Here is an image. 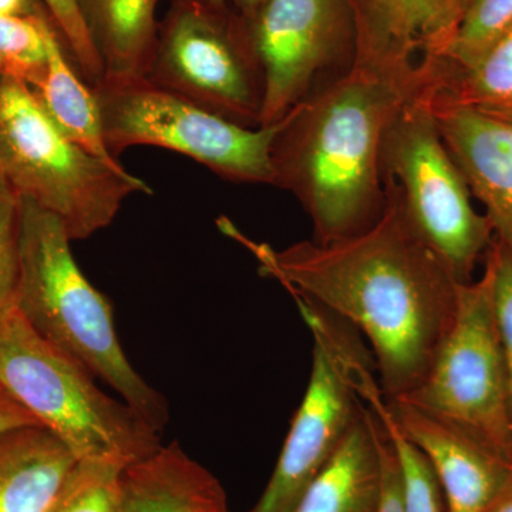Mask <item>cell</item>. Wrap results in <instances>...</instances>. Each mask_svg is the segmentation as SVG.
<instances>
[{
    "mask_svg": "<svg viewBox=\"0 0 512 512\" xmlns=\"http://www.w3.org/2000/svg\"><path fill=\"white\" fill-rule=\"evenodd\" d=\"M386 207L366 231L342 241H301L276 251L245 237L228 218L218 227L255 256L262 275L291 295L335 313L366 336L387 400L426 379L454 322L458 282L383 181Z\"/></svg>",
    "mask_w": 512,
    "mask_h": 512,
    "instance_id": "cell-1",
    "label": "cell"
},
{
    "mask_svg": "<svg viewBox=\"0 0 512 512\" xmlns=\"http://www.w3.org/2000/svg\"><path fill=\"white\" fill-rule=\"evenodd\" d=\"M410 99L399 84L353 66L282 119L271 151L274 185L301 202L313 241L355 237L382 217L384 131Z\"/></svg>",
    "mask_w": 512,
    "mask_h": 512,
    "instance_id": "cell-2",
    "label": "cell"
},
{
    "mask_svg": "<svg viewBox=\"0 0 512 512\" xmlns=\"http://www.w3.org/2000/svg\"><path fill=\"white\" fill-rule=\"evenodd\" d=\"M63 222L22 198L15 303L50 345L111 387L156 433L170 421L167 399L146 382L121 348L109 299L74 259Z\"/></svg>",
    "mask_w": 512,
    "mask_h": 512,
    "instance_id": "cell-3",
    "label": "cell"
},
{
    "mask_svg": "<svg viewBox=\"0 0 512 512\" xmlns=\"http://www.w3.org/2000/svg\"><path fill=\"white\" fill-rule=\"evenodd\" d=\"M0 387L72 451L77 461L130 466L161 447V436L113 399L79 363L50 345L15 303L0 311Z\"/></svg>",
    "mask_w": 512,
    "mask_h": 512,
    "instance_id": "cell-4",
    "label": "cell"
},
{
    "mask_svg": "<svg viewBox=\"0 0 512 512\" xmlns=\"http://www.w3.org/2000/svg\"><path fill=\"white\" fill-rule=\"evenodd\" d=\"M0 178L56 215L72 241L109 227L130 195L153 194L126 168L64 137L28 84L8 77H0Z\"/></svg>",
    "mask_w": 512,
    "mask_h": 512,
    "instance_id": "cell-5",
    "label": "cell"
},
{
    "mask_svg": "<svg viewBox=\"0 0 512 512\" xmlns=\"http://www.w3.org/2000/svg\"><path fill=\"white\" fill-rule=\"evenodd\" d=\"M92 89L114 157L130 147L165 148L231 183L274 185L271 151L282 120L268 127L241 126L146 77H101Z\"/></svg>",
    "mask_w": 512,
    "mask_h": 512,
    "instance_id": "cell-6",
    "label": "cell"
},
{
    "mask_svg": "<svg viewBox=\"0 0 512 512\" xmlns=\"http://www.w3.org/2000/svg\"><path fill=\"white\" fill-rule=\"evenodd\" d=\"M380 168L393 184L421 238L458 284L474 279L478 262L494 241L484 214L441 137L429 104L412 97L384 131Z\"/></svg>",
    "mask_w": 512,
    "mask_h": 512,
    "instance_id": "cell-7",
    "label": "cell"
},
{
    "mask_svg": "<svg viewBox=\"0 0 512 512\" xmlns=\"http://www.w3.org/2000/svg\"><path fill=\"white\" fill-rule=\"evenodd\" d=\"M399 400L463 431L512 467L510 390L487 255L480 278L458 284L453 325L426 379Z\"/></svg>",
    "mask_w": 512,
    "mask_h": 512,
    "instance_id": "cell-8",
    "label": "cell"
},
{
    "mask_svg": "<svg viewBox=\"0 0 512 512\" xmlns=\"http://www.w3.org/2000/svg\"><path fill=\"white\" fill-rule=\"evenodd\" d=\"M312 330L311 379L264 494L249 512H292L306 488L338 453L362 416L353 384L357 360L367 356L350 323L318 303L292 295Z\"/></svg>",
    "mask_w": 512,
    "mask_h": 512,
    "instance_id": "cell-9",
    "label": "cell"
},
{
    "mask_svg": "<svg viewBox=\"0 0 512 512\" xmlns=\"http://www.w3.org/2000/svg\"><path fill=\"white\" fill-rule=\"evenodd\" d=\"M146 79L232 123L261 127V66L247 20L232 9L170 3Z\"/></svg>",
    "mask_w": 512,
    "mask_h": 512,
    "instance_id": "cell-10",
    "label": "cell"
},
{
    "mask_svg": "<svg viewBox=\"0 0 512 512\" xmlns=\"http://www.w3.org/2000/svg\"><path fill=\"white\" fill-rule=\"evenodd\" d=\"M248 26L264 79L261 127L355 66L349 0H266Z\"/></svg>",
    "mask_w": 512,
    "mask_h": 512,
    "instance_id": "cell-11",
    "label": "cell"
},
{
    "mask_svg": "<svg viewBox=\"0 0 512 512\" xmlns=\"http://www.w3.org/2000/svg\"><path fill=\"white\" fill-rule=\"evenodd\" d=\"M355 67L416 96L446 57L471 0H349Z\"/></svg>",
    "mask_w": 512,
    "mask_h": 512,
    "instance_id": "cell-12",
    "label": "cell"
},
{
    "mask_svg": "<svg viewBox=\"0 0 512 512\" xmlns=\"http://www.w3.org/2000/svg\"><path fill=\"white\" fill-rule=\"evenodd\" d=\"M427 104L471 195L483 204L494 239L512 252V123L466 107Z\"/></svg>",
    "mask_w": 512,
    "mask_h": 512,
    "instance_id": "cell-13",
    "label": "cell"
},
{
    "mask_svg": "<svg viewBox=\"0 0 512 512\" xmlns=\"http://www.w3.org/2000/svg\"><path fill=\"white\" fill-rule=\"evenodd\" d=\"M400 426L429 456L448 512H485L511 466L456 427L404 400H387Z\"/></svg>",
    "mask_w": 512,
    "mask_h": 512,
    "instance_id": "cell-14",
    "label": "cell"
},
{
    "mask_svg": "<svg viewBox=\"0 0 512 512\" xmlns=\"http://www.w3.org/2000/svg\"><path fill=\"white\" fill-rule=\"evenodd\" d=\"M121 512H231L220 480L174 443L124 467Z\"/></svg>",
    "mask_w": 512,
    "mask_h": 512,
    "instance_id": "cell-15",
    "label": "cell"
},
{
    "mask_svg": "<svg viewBox=\"0 0 512 512\" xmlns=\"http://www.w3.org/2000/svg\"><path fill=\"white\" fill-rule=\"evenodd\" d=\"M76 463L45 427L0 434V512H49Z\"/></svg>",
    "mask_w": 512,
    "mask_h": 512,
    "instance_id": "cell-16",
    "label": "cell"
},
{
    "mask_svg": "<svg viewBox=\"0 0 512 512\" xmlns=\"http://www.w3.org/2000/svg\"><path fill=\"white\" fill-rule=\"evenodd\" d=\"M379 497V446L373 416L365 404L338 453L292 512H376Z\"/></svg>",
    "mask_w": 512,
    "mask_h": 512,
    "instance_id": "cell-17",
    "label": "cell"
},
{
    "mask_svg": "<svg viewBox=\"0 0 512 512\" xmlns=\"http://www.w3.org/2000/svg\"><path fill=\"white\" fill-rule=\"evenodd\" d=\"M47 63L45 72L30 87L46 116L64 137L87 153L113 167H123L104 140L100 111L92 86H87L73 60L66 56L52 20L46 23Z\"/></svg>",
    "mask_w": 512,
    "mask_h": 512,
    "instance_id": "cell-18",
    "label": "cell"
},
{
    "mask_svg": "<svg viewBox=\"0 0 512 512\" xmlns=\"http://www.w3.org/2000/svg\"><path fill=\"white\" fill-rule=\"evenodd\" d=\"M161 0H79L84 22L103 63V77H146L158 28Z\"/></svg>",
    "mask_w": 512,
    "mask_h": 512,
    "instance_id": "cell-19",
    "label": "cell"
},
{
    "mask_svg": "<svg viewBox=\"0 0 512 512\" xmlns=\"http://www.w3.org/2000/svg\"><path fill=\"white\" fill-rule=\"evenodd\" d=\"M417 97L512 123V26L470 66L441 67L429 89Z\"/></svg>",
    "mask_w": 512,
    "mask_h": 512,
    "instance_id": "cell-20",
    "label": "cell"
},
{
    "mask_svg": "<svg viewBox=\"0 0 512 512\" xmlns=\"http://www.w3.org/2000/svg\"><path fill=\"white\" fill-rule=\"evenodd\" d=\"M47 19L45 9L36 15L0 18V77L35 86L46 69Z\"/></svg>",
    "mask_w": 512,
    "mask_h": 512,
    "instance_id": "cell-21",
    "label": "cell"
},
{
    "mask_svg": "<svg viewBox=\"0 0 512 512\" xmlns=\"http://www.w3.org/2000/svg\"><path fill=\"white\" fill-rule=\"evenodd\" d=\"M123 468L111 461H77L49 512H121Z\"/></svg>",
    "mask_w": 512,
    "mask_h": 512,
    "instance_id": "cell-22",
    "label": "cell"
},
{
    "mask_svg": "<svg viewBox=\"0 0 512 512\" xmlns=\"http://www.w3.org/2000/svg\"><path fill=\"white\" fill-rule=\"evenodd\" d=\"M512 26V0H471L441 67L470 66Z\"/></svg>",
    "mask_w": 512,
    "mask_h": 512,
    "instance_id": "cell-23",
    "label": "cell"
},
{
    "mask_svg": "<svg viewBox=\"0 0 512 512\" xmlns=\"http://www.w3.org/2000/svg\"><path fill=\"white\" fill-rule=\"evenodd\" d=\"M69 52L70 59L90 86L103 77V63L84 22L79 0H39Z\"/></svg>",
    "mask_w": 512,
    "mask_h": 512,
    "instance_id": "cell-24",
    "label": "cell"
},
{
    "mask_svg": "<svg viewBox=\"0 0 512 512\" xmlns=\"http://www.w3.org/2000/svg\"><path fill=\"white\" fill-rule=\"evenodd\" d=\"M22 197L0 178V311L15 301Z\"/></svg>",
    "mask_w": 512,
    "mask_h": 512,
    "instance_id": "cell-25",
    "label": "cell"
},
{
    "mask_svg": "<svg viewBox=\"0 0 512 512\" xmlns=\"http://www.w3.org/2000/svg\"><path fill=\"white\" fill-rule=\"evenodd\" d=\"M494 272V309L507 367L512 416V252L494 239L487 252Z\"/></svg>",
    "mask_w": 512,
    "mask_h": 512,
    "instance_id": "cell-26",
    "label": "cell"
},
{
    "mask_svg": "<svg viewBox=\"0 0 512 512\" xmlns=\"http://www.w3.org/2000/svg\"><path fill=\"white\" fill-rule=\"evenodd\" d=\"M372 416L373 423H375L380 456V497L376 512H404L402 491H400L399 468H397L392 444H390L389 437H387L383 427L380 426L375 414L372 413Z\"/></svg>",
    "mask_w": 512,
    "mask_h": 512,
    "instance_id": "cell-27",
    "label": "cell"
},
{
    "mask_svg": "<svg viewBox=\"0 0 512 512\" xmlns=\"http://www.w3.org/2000/svg\"><path fill=\"white\" fill-rule=\"evenodd\" d=\"M32 426L43 427L22 404L0 387V434Z\"/></svg>",
    "mask_w": 512,
    "mask_h": 512,
    "instance_id": "cell-28",
    "label": "cell"
},
{
    "mask_svg": "<svg viewBox=\"0 0 512 512\" xmlns=\"http://www.w3.org/2000/svg\"><path fill=\"white\" fill-rule=\"evenodd\" d=\"M42 9L39 0H0V18L36 15Z\"/></svg>",
    "mask_w": 512,
    "mask_h": 512,
    "instance_id": "cell-29",
    "label": "cell"
},
{
    "mask_svg": "<svg viewBox=\"0 0 512 512\" xmlns=\"http://www.w3.org/2000/svg\"><path fill=\"white\" fill-rule=\"evenodd\" d=\"M485 512H512V468L508 471Z\"/></svg>",
    "mask_w": 512,
    "mask_h": 512,
    "instance_id": "cell-30",
    "label": "cell"
},
{
    "mask_svg": "<svg viewBox=\"0 0 512 512\" xmlns=\"http://www.w3.org/2000/svg\"><path fill=\"white\" fill-rule=\"evenodd\" d=\"M265 2L266 0H227L229 8L247 22L254 18L255 13L261 9Z\"/></svg>",
    "mask_w": 512,
    "mask_h": 512,
    "instance_id": "cell-31",
    "label": "cell"
},
{
    "mask_svg": "<svg viewBox=\"0 0 512 512\" xmlns=\"http://www.w3.org/2000/svg\"><path fill=\"white\" fill-rule=\"evenodd\" d=\"M181 2L200 3V5L211 6V8L217 9H231L229 8L227 0H170V3Z\"/></svg>",
    "mask_w": 512,
    "mask_h": 512,
    "instance_id": "cell-32",
    "label": "cell"
}]
</instances>
